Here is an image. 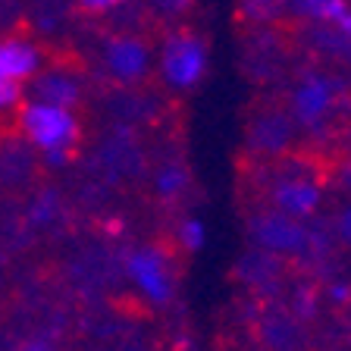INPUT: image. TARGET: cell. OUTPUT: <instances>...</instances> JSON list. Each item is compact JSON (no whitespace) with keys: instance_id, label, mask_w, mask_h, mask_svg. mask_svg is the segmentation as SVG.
Listing matches in <instances>:
<instances>
[{"instance_id":"cell-3","label":"cell","mask_w":351,"mask_h":351,"mask_svg":"<svg viewBox=\"0 0 351 351\" xmlns=\"http://www.w3.org/2000/svg\"><path fill=\"white\" fill-rule=\"evenodd\" d=\"M239 35H241L239 63L251 85L279 88L304 66L285 16L276 22H267V25H251V29L239 32Z\"/></svg>"},{"instance_id":"cell-5","label":"cell","mask_w":351,"mask_h":351,"mask_svg":"<svg viewBox=\"0 0 351 351\" xmlns=\"http://www.w3.org/2000/svg\"><path fill=\"white\" fill-rule=\"evenodd\" d=\"M239 326L251 351H307V323L279 298L239 295Z\"/></svg>"},{"instance_id":"cell-23","label":"cell","mask_w":351,"mask_h":351,"mask_svg":"<svg viewBox=\"0 0 351 351\" xmlns=\"http://www.w3.org/2000/svg\"><path fill=\"white\" fill-rule=\"evenodd\" d=\"M339 25H342V29H345V32H348V35H351V7H348V10H345V13H342V19H339Z\"/></svg>"},{"instance_id":"cell-4","label":"cell","mask_w":351,"mask_h":351,"mask_svg":"<svg viewBox=\"0 0 351 351\" xmlns=\"http://www.w3.org/2000/svg\"><path fill=\"white\" fill-rule=\"evenodd\" d=\"M241 132H245L241 154H251V157H276V154L304 145L301 125L285 104L282 88H267V91L251 97L245 107Z\"/></svg>"},{"instance_id":"cell-18","label":"cell","mask_w":351,"mask_h":351,"mask_svg":"<svg viewBox=\"0 0 351 351\" xmlns=\"http://www.w3.org/2000/svg\"><path fill=\"white\" fill-rule=\"evenodd\" d=\"M22 101H25V85H19V82L0 79V123L13 119Z\"/></svg>"},{"instance_id":"cell-9","label":"cell","mask_w":351,"mask_h":351,"mask_svg":"<svg viewBox=\"0 0 351 351\" xmlns=\"http://www.w3.org/2000/svg\"><path fill=\"white\" fill-rule=\"evenodd\" d=\"M245 235H248V245L301 261L311 229H307L304 219H295L282 210L257 204V207H245Z\"/></svg>"},{"instance_id":"cell-1","label":"cell","mask_w":351,"mask_h":351,"mask_svg":"<svg viewBox=\"0 0 351 351\" xmlns=\"http://www.w3.org/2000/svg\"><path fill=\"white\" fill-rule=\"evenodd\" d=\"M13 125L19 132V138L41 154V160L47 167H66L75 157L85 135L79 110L60 107V104L41 101V97L25 95L13 117Z\"/></svg>"},{"instance_id":"cell-15","label":"cell","mask_w":351,"mask_h":351,"mask_svg":"<svg viewBox=\"0 0 351 351\" xmlns=\"http://www.w3.org/2000/svg\"><path fill=\"white\" fill-rule=\"evenodd\" d=\"M151 16V22L157 29H167V25H179V22H189V16L195 13L197 0H141Z\"/></svg>"},{"instance_id":"cell-10","label":"cell","mask_w":351,"mask_h":351,"mask_svg":"<svg viewBox=\"0 0 351 351\" xmlns=\"http://www.w3.org/2000/svg\"><path fill=\"white\" fill-rule=\"evenodd\" d=\"M25 95L60 104V107L79 110L82 104H85V95H88V75L82 66L69 63V60H53V63L41 66V73L29 82V88H25Z\"/></svg>"},{"instance_id":"cell-6","label":"cell","mask_w":351,"mask_h":351,"mask_svg":"<svg viewBox=\"0 0 351 351\" xmlns=\"http://www.w3.org/2000/svg\"><path fill=\"white\" fill-rule=\"evenodd\" d=\"M207 60H210V47L207 38L189 25H167L160 29V41H157V75H160L163 88L169 95H185L207 73Z\"/></svg>"},{"instance_id":"cell-12","label":"cell","mask_w":351,"mask_h":351,"mask_svg":"<svg viewBox=\"0 0 351 351\" xmlns=\"http://www.w3.org/2000/svg\"><path fill=\"white\" fill-rule=\"evenodd\" d=\"M97 157H101V169L110 179H138L145 173V147H141L135 129L129 125H117L113 135L101 145Z\"/></svg>"},{"instance_id":"cell-16","label":"cell","mask_w":351,"mask_h":351,"mask_svg":"<svg viewBox=\"0 0 351 351\" xmlns=\"http://www.w3.org/2000/svg\"><path fill=\"white\" fill-rule=\"evenodd\" d=\"M173 241L179 245V251H185V254H195V251L201 248V241H204L201 223H197V219H191V217L176 219V226H173Z\"/></svg>"},{"instance_id":"cell-24","label":"cell","mask_w":351,"mask_h":351,"mask_svg":"<svg viewBox=\"0 0 351 351\" xmlns=\"http://www.w3.org/2000/svg\"><path fill=\"white\" fill-rule=\"evenodd\" d=\"M348 351H351V348H348Z\"/></svg>"},{"instance_id":"cell-11","label":"cell","mask_w":351,"mask_h":351,"mask_svg":"<svg viewBox=\"0 0 351 351\" xmlns=\"http://www.w3.org/2000/svg\"><path fill=\"white\" fill-rule=\"evenodd\" d=\"M47 63V51L32 35H3L0 38V79L19 82L29 88V82L41 73Z\"/></svg>"},{"instance_id":"cell-8","label":"cell","mask_w":351,"mask_h":351,"mask_svg":"<svg viewBox=\"0 0 351 351\" xmlns=\"http://www.w3.org/2000/svg\"><path fill=\"white\" fill-rule=\"evenodd\" d=\"M295 273H298V261L282 257V254H276V251L257 248V245H248V248L239 254V261L232 263L229 282H232L241 295H251V298H279L282 301V295Z\"/></svg>"},{"instance_id":"cell-22","label":"cell","mask_w":351,"mask_h":351,"mask_svg":"<svg viewBox=\"0 0 351 351\" xmlns=\"http://www.w3.org/2000/svg\"><path fill=\"white\" fill-rule=\"evenodd\" d=\"M13 351H57V345L47 336H29V339H22Z\"/></svg>"},{"instance_id":"cell-14","label":"cell","mask_w":351,"mask_h":351,"mask_svg":"<svg viewBox=\"0 0 351 351\" xmlns=\"http://www.w3.org/2000/svg\"><path fill=\"white\" fill-rule=\"evenodd\" d=\"M289 16V0H235V29L245 32L251 25H267Z\"/></svg>"},{"instance_id":"cell-13","label":"cell","mask_w":351,"mask_h":351,"mask_svg":"<svg viewBox=\"0 0 351 351\" xmlns=\"http://www.w3.org/2000/svg\"><path fill=\"white\" fill-rule=\"evenodd\" d=\"M191 185H195V176H191L189 163L176 151L160 157L157 167L151 169V195L160 207H169V210H173V207H182Z\"/></svg>"},{"instance_id":"cell-19","label":"cell","mask_w":351,"mask_h":351,"mask_svg":"<svg viewBox=\"0 0 351 351\" xmlns=\"http://www.w3.org/2000/svg\"><path fill=\"white\" fill-rule=\"evenodd\" d=\"M73 3L88 19H107V16H113L123 3H129V0H73Z\"/></svg>"},{"instance_id":"cell-20","label":"cell","mask_w":351,"mask_h":351,"mask_svg":"<svg viewBox=\"0 0 351 351\" xmlns=\"http://www.w3.org/2000/svg\"><path fill=\"white\" fill-rule=\"evenodd\" d=\"M332 232H336L339 245H342L345 251H351V204H345L342 210L336 213V219H332Z\"/></svg>"},{"instance_id":"cell-21","label":"cell","mask_w":351,"mask_h":351,"mask_svg":"<svg viewBox=\"0 0 351 351\" xmlns=\"http://www.w3.org/2000/svg\"><path fill=\"white\" fill-rule=\"evenodd\" d=\"M332 185L342 191H351V154H336L332 160Z\"/></svg>"},{"instance_id":"cell-7","label":"cell","mask_w":351,"mask_h":351,"mask_svg":"<svg viewBox=\"0 0 351 351\" xmlns=\"http://www.w3.org/2000/svg\"><path fill=\"white\" fill-rule=\"evenodd\" d=\"M97 73L117 88L147 85L157 73V47L145 32L107 29L97 41Z\"/></svg>"},{"instance_id":"cell-17","label":"cell","mask_w":351,"mask_h":351,"mask_svg":"<svg viewBox=\"0 0 351 351\" xmlns=\"http://www.w3.org/2000/svg\"><path fill=\"white\" fill-rule=\"evenodd\" d=\"M57 210H60L57 191H38V197L29 207V219L35 223V226H51L53 217H57Z\"/></svg>"},{"instance_id":"cell-2","label":"cell","mask_w":351,"mask_h":351,"mask_svg":"<svg viewBox=\"0 0 351 351\" xmlns=\"http://www.w3.org/2000/svg\"><path fill=\"white\" fill-rule=\"evenodd\" d=\"M179 245L173 239L169 241H141V245H132L123 248L119 257V273L129 282L132 295L141 301L145 307H169L179 295Z\"/></svg>"}]
</instances>
